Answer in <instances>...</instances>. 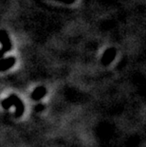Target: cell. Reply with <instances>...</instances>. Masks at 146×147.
Returning a JSON list of instances; mask_svg holds the SVG:
<instances>
[{
	"instance_id": "4",
	"label": "cell",
	"mask_w": 146,
	"mask_h": 147,
	"mask_svg": "<svg viewBox=\"0 0 146 147\" xmlns=\"http://www.w3.org/2000/svg\"><path fill=\"white\" fill-rule=\"evenodd\" d=\"M16 58L15 57H7V58H1L0 59V71H6L15 64Z\"/></svg>"
},
{
	"instance_id": "5",
	"label": "cell",
	"mask_w": 146,
	"mask_h": 147,
	"mask_svg": "<svg viewBox=\"0 0 146 147\" xmlns=\"http://www.w3.org/2000/svg\"><path fill=\"white\" fill-rule=\"evenodd\" d=\"M46 94V88L45 86H38L33 90L32 93V99L34 101L41 100L43 97H45Z\"/></svg>"
},
{
	"instance_id": "6",
	"label": "cell",
	"mask_w": 146,
	"mask_h": 147,
	"mask_svg": "<svg viewBox=\"0 0 146 147\" xmlns=\"http://www.w3.org/2000/svg\"><path fill=\"white\" fill-rule=\"evenodd\" d=\"M44 109H45V106H44V105H43V104H39V105H37L35 106V110L37 112H41V111L44 110Z\"/></svg>"
},
{
	"instance_id": "8",
	"label": "cell",
	"mask_w": 146,
	"mask_h": 147,
	"mask_svg": "<svg viewBox=\"0 0 146 147\" xmlns=\"http://www.w3.org/2000/svg\"><path fill=\"white\" fill-rule=\"evenodd\" d=\"M4 54H5V52H4V51H3V49H0V59H1L3 56H4Z\"/></svg>"
},
{
	"instance_id": "1",
	"label": "cell",
	"mask_w": 146,
	"mask_h": 147,
	"mask_svg": "<svg viewBox=\"0 0 146 147\" xmlns=\"http://www.w3.org/2000/svg\"><path fill=\"white\" fill-rule=\"evenodd\" d=\"M2 106L5 109H9L11 106H15V117L16 118L21 117L25 110L24 102L19 99V97L15 94H11L8 98L3 100Z\"/></svg>"
},
{
	"instance_id": "2",
	"label": "cell",
	"mask_w": 146,
	"mask_h": 147,
	"mask_svg": "<svg viewBox=\"0 0 146 147\" xmlns=\"http://www.w3.org/2000/svg\"><path fill=\"white\" fill-rule=\"evenodd\" d=\"M117 55V49L115 48H109L107 49L106 51H104V54L102 56V64L104 65H110L112 62L115 60Z\"/></svg>"
},
{
	"instance_id": "3",
	"label": "cell",
	"mask_w": 146,
	"mask_h": 147,
	"mask_svg": "<svg viewBox=\"0 0 146 147\" xmlns=\"http://www.w3.org/2000/svg\"><path fill=\"white\" fill-rule=\"evenodd\" d=\"M0 43L2 45V49L4 52H8L11 49V42L8 32L4 30H0Z\"/></svg>"
},
{
	"instance_id": "7",
	"label": "cell",
	"mask_w": 146,
	"mask_h": 147,
	"mask_svg": "<svg viewBox=\"0 0 146 147\" xmlns=\"http://www.w3.org/2000/svg\"><path fill=\"white\" fill-rule=\"evenodd\" d=\"M56 1L65 3V4H73V3L76 1V0H56Z\"/></svg>"
}]
</instances>
